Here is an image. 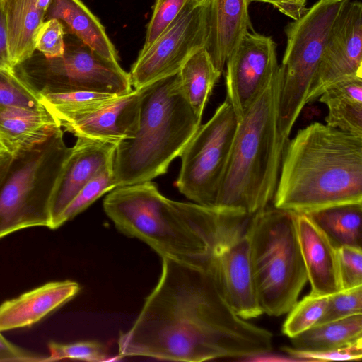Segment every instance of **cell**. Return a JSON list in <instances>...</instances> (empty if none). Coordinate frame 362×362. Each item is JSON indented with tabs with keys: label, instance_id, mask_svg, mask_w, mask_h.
<instances>
[{
	"label": "cell",
	"instance_id": "6da1fadb",
	"mask_svg": "<svg viewBox=\"0 0 362 362\" xmlns=\"http://www.w3.org/2000/svg\"><path fill=\"white\" fill-rule=\"evenodd\" d=\"M272 339L232 310L205 270L162 257L157 285L119 335L118 355L182 362L249 358L270 353Z\"/></svg>",
	"mask_w": 362,
	"mask_h": 362
},
{
	"label": "cell",
	"instance_id": "7a4b0ae2",
	"mask_svg": "<svg viewBox=\"0 0 362 362\" xmlns=\"http://www.w3.org/2000/svg\"><path fill=\"white\" fill-rule=\"evenodd\" d=\"M272 200L303 214L362 203V136L320 122L299 129L284 146Z\"/></svg>",
	"mask_w": 362,
	"mask_h": 362
},
{
	"label": "cell",
	"instance_id": "3957f363",
	"mask_svg": "<svg viewBox=\"0 0 362 362\" xmlns=\"http://www.w3.org/2000/svg\"><path fill=\"white\" fill-rule=\"evenodd\" d=\"M279 98L277 70L238 122L214 207L253 215L273 199L286 143L279 131Z\"/></svg>",
	"mask_w": 362,
	"mask_h": 362
},
{
	"label": "cell",
	"instance_id": "277c9868",
	"mask_svg": "<svg viewBox=\"0 0 362 362\" xmlns=\"http://www.w3.org/2000/svg\"><path fill=\"white\" fill-rule=\"evenodd\" d=\"M201 121L187 99L178 72L142 87L136 132L119 142L115 151L117 187L151 181L165 174Z\"/></svg>",
	"mask_w": 362,
	"mask_h": 362
},
{
	"label": "cell",
	"instance_id": "5b68a950",
	"mask_svg": "<svg viewBox=\"0 0 362 362\" xmlns=\"http://www.w3.org/2000/svg\"><path fill=\"white\" fill-rule=\"evenodd\" d=\"M103 209L118 230L142 240L161 257L201 267L207 243L189 202L165 197L148 181L114 188Z\"/></svg>",
	"mask_w": 362,
	"mask_h": 362
},
{
	"label": "cell",
	"instance_id": "8992f818",
	"mask_svg": "<svg viewBox=\"0 0 362 362\" xmlns=\"http://www.w3.org/2000/svg\"><path fill=\"white\" fill-rule=\"evenodd\" d=\"M249 240L251 274L263 313H288L308 282L296 213L274 206L257 211L250 223Z\"/></svg>",
	"mask_w": 362,
	"mask_h": 362
},
{
	"label": "cell",
	"instance_id": "52a82bcc",
	"mask_svg": "<svg viewBox=\"0 0 362 362\" xmlns=\"http://www.w3.org/2000/svg\"><path fill=\"white\" fill-rule=\"evenodd\" d=\"M247 212L199 205V220L208 251L201 268L214 279L221 296L240 318L263 314L256 295L250 262Z\"/></svg>",
	"mask_w": 362,
	"mask_h": 362
},
{
	"label": "cell",
	"instance_id": "ba28073f",
	"mask_svg": "<svg viewBox=\"0 0 362 362\" xmlns=\"http://www.w3.org/2000/svg\"><path fill=\"white\" fill-rule=\"evenodd\" d=\"M349 1L318 0L285 27L286 47L278 68V127L286 141L306 104L332 26Z\"/></svg>",
	"mask_w": 362,
	"mask_h": 362
},
{
	"label": "cell",
	"instance_id": "9c48e42d",
	"mask_svg": "<svg viewBox=\"0 0 362 362\" xmlns=\"http://www.w3.org/2000/svg\"><path fill=\"white\" fill-rule=\"evenodd\" d=\"M71 148L59 130L32 150L13 157L0 187V239L32 227L49 228V202Z\"/></svg>",
	"mask_w": 362,
	"mask_h": 362
},
{
	"label": "cell",
	"instance_id": "30bf717a",
	"mask_svg": "<svg viewBox=\"0 0 362 362\" xmlns=\"http://www.w3.org/2000/svg\"><path fill=\"white\" fill-rule=\"evenodd\" d=\"M64 54L47 58L37 51L14 71L40 92L92 91L124 95L133 90L129 74L65 32Z\"/></svg>",
	"mask_w": 362,
	"mask_h": 362
},
{
	"label": "cell",
	"instance_id": "8fae6325",
	"mask_svg": "<svg viewBox=\"0 0 362 362\" xmlns=\"http://www.w3.org/2000/svg\"><path fill=\"white\" fill-rule=\"evenodd\" d=\"M238 122L226 98L180 153L181 168L175 185L194 203L214 206Z\"/></svg>",
	"mask_w": 362,
	"mask_h": 362
},
{
	"label": "cell",
	"instance_id": "7c38bea8",
	"mask_svg": "<svg viewBox=\"0 0 362 362\" xmlns=\"http://www.w3.org/2000/svg\"><path fill=\"white\" fill-rule=\"evenodd\" d=\"M209 5L189 0L184 8L144 52H140L129 74L134 89L177 73L187 59L204 47Z\"/></svg>",
	"mask_w": 362,
	"mask_h": 362
},
{
	"label": "cell",
	"instance_id": "4fadbf2b",
	"mask_svg": "<svg viewBox=\"0 0 362 362\" xmlns=\"http://www.w3.org/2000/svg\"><path fill=\"white\" fill-rule=\"evenodd\" d=\"M225 65L226 98L239 121L259 90L278 70L276 45L272 37L249 30Z\"/></svg>",
	"mask_w": 362,
	"mask_h": 362
},
{
	"label": "cell",
	"instance_id": "5bb4252c",
	"mask_svg": "<svg viewBox=\"0 0 362 362\" xmlns=\"http://www.w3.org/2000/svg\"><path fill=\"white\" fill-rule=\"evenodd\" d=\"M351 76L362 77V4L349 0L332 26L305 103L318 99L332 83Z\"/></svg>",
	"mask_w": 362,
	"mask_h": 362
},
{
	"label": "cell",
	"instance_id": "9a60e30c",
	"mask_svg": "<svg viewBox=\"0 0 362 362\" xmlns=\"http://www.w3.org/2000/svg\"><path fill=\"white\" fill-rule=\"evenodd\" d=\"M117 144L86 137L77 140L66 158L49 202V229L83 187L113 159Z\"/></svg>",
	"mask_w": 362,
	"mask_h": 362
},
{
	"label": "cell",
	"instance_id": "2e32d148",
	"mask_svg": "<svg viewBox=\"0 0 362 362\" xmlns=\"http://www.w3.org/2000/svg\"><path fill=\"white\" fill-rule=\"evenodd\" d=\"M296 224L310 293L329 296L342 290L338 247L307 214L296 213Z\"/></svg>",
	"mask_w": 362,
	"mask_h": 362
},
{
	"label": "cell",
	"instance_id": "e0dca14e",
	"mask_svg": "<svg viewBox=\"0 0 362 362\" xmlns=\"http://www.w3.org/2000/svg\"><path fill=\"white\" fill-rule=\"evenodd\" d=\"M141 88L119 96L98 111L61 122L76 137H86L118 144L133 137L137 130Z\"/></svg>",
	"mask_w": 362,
	"mask_h": 362
},
{
	"label": "cell",
	"instance_id": "ac0fdd59",
	"mask_svg": "<svg viewBox=\"0 0 362 362\" xmlns=\"http://www.w3.org/2000/svg\"><path fill=\"white\" fill-rule=\"evenodd\" d=\"M75 281H51L0 305V332L30 327L64 305L80 291Z\"/></svg>",
	"mask_w": 362,
	"mask_h": 362
},
{
	"label": "cell",
	"instance_id": "d6986e66",
	"mask_svg": "<svg viewBox=\"0 0 362 362\" xmlns=\"http://www.w3.org/2000/svg\"><path fill=\"white\" fill-rule=\"evenodd\" d=\"M61 129L59 120L46 107L0 109V141L13 157L43 144Z\"/></svg>",
	"mask_w": 362,
	"mask_h": 362
},
{
	"label": "cell",
	"instance_id": "ffe728a7",
	"mask_svg": "<svg viewBox=\"0 0 362 362\" xmlns=\"http://www.w3.org/2000/svg\"><path fill=\"white\" fill-rule=\"evenodd\" d=\"M247 0H211L205 45L215 67L221 73L243 35L252 30Z\"/></svg>",
	"mask_w": 362,
	"mask_h": 362
},
{
	"label": "cell",
	"instance_id": "44dd1931",
	"mask_svg": "<svg viewBox=\"0 0 362 362\" xmlns=\"http://www.w3.org/2000/svg\"><path fill=\"white\" fill-rule=\"evenodd\" d=\"M52 18L60 21L66 33L103 57L118 62L117 50L104 26L81 0H52L45 21Z\"/></svg>",
	"mask_w": 362,
	"mask_h": 362
},
{
	"label": "cell",
	"instance_id": "7402d4cb",
	"mask_svg": "<svg viewBox=\"0 0 362 362\" xmlns=\"http://www.w3.org/2000/svg\"><path fill=\"white\" fill-rule=\"evenodd\" d=\"M6 18L8 49L15 68L35 51V37L45 21V11L37 0H2Z\"/></svg>",
	"mask_w": 362,
	"mask_h": 362
},
{
	"label": "cell",
	"instance_id": "603a6c76",
	"mask_svg": "<svg viewBox=\"0 0 362 362\" xmlns=\"http://www.w3.org/2000/svg\"><path fill=\"white\" fill-rule=\"evenodd\" d=\"M318 100L327 108L326 124L362 136V77H347L332 83Z\"/></svg>",
	"mask_w": 362,
	"mask_h": 362
},
{
	"label": "cell",
	"instance_id": "cb8c5ba5",
	"mask_svg": "<svg viewBox=\"0 0 362 362\" xmlns=\"http://www.w3.org/2000/svg\"><path fill=\"white\" fill-rule=\"evenodd\" d=\"M291 339L293 348L309 351L352 345L362 341V314L317 324Z\"/></svg>",
	"mask_w": 362,
	"mask_h": 362
},
{
	"label": "cell",
	"instance_id": "d4e9b609",
	"mask_svg": "<svg viewBox=\"0 0 362 362\" xmlns=\"http://www.w3.org/2000/svg\"><path fill=\"white\" fill-rule=\"evenodd\" d=\"M305 214L337 247L349 245L362 248V203L334 205Z\"/></svg>",
	"mask_w": 362,
	"mask_h": 362
},
{
	"label": "cell",
	"instance_id": "484cf974",
	"mask_svg": "<svg viewBox=\"0 0 362 362\" xmlns=\"http://www.w3.org/2000/svg\"><path fill=\"white\" fill-rule=\"evenodd\" d=\"M178 73L188 102L196 115L202 117L209 96L222 73L215 67L205 47L192 54Z\"/></svg>",
	"mask_w": 362,
	"mask_h": 362
},
{
	"label": "cell",
	"instance_id": "4316f807",
	"mask_svg": "<svg viewBox=\"0 0 362 362\" xmlns=\"http://www.w3.org/2000/svg\"><path fill=\"white\" fill-rule=\"evenodd\" d=\"M40 93L44 105L57 117L60 124L95 112L119 97L115 94L83 90Z\"/></svg>",
	"mask_w": 362,
	"mask_h": 362
},
{
	"label": "cell",
	"instance_id": "83f0119b",
	"mask_svg": "<svg viewBox=\"0 0 362 362\" xmlns=\"http://www.w3.org/2000/svg\"><path fill=\"white\" fill-rule=\"evenodd\" d=\"M117 187L113 172V159L79 191L59 216L57 228L86 209L105 193Z\"/></svg>",
	"mask_w": 362,
	"mask_h": 362
},
{
	"label": "cell",
	"instance_id": "f1b7e54d",
	"mask_svg": "<svg viewBox=\"0 0 362 362\" xmlns=\"http://www.w3.org/2000/svg\"><path fill=\"white\" fill-rule=\"evenodd\" d=\"M45 107L40 91L15 71L0 69V109L23 107L40 109Z\"/></svg>",
	"mask_w": 362,
	"mask_h": 362
},
{
	"label": "cell",
	"instance_id": "f546056e",
	"mask_svg": "<svg viewBox=\"0 0 362 362\" xmlns=\"http://www.w3.org/2000/svg\"><path fill=\"white\" fill-rule=\"evenodd\" d=\"M328 298L310 293L297 301L288 311L282 332L291 339L317 325L324 314Z\"/></svg>",
	"mask_w": 362,
	"mask_h": 362
},
{
	"label": "cell",
	"instance_id": "4dcf8cb0",
	"mask_svg": "<svg viewBox=\"0 0 362 362\" xmlns=\"http://www.w3.org/2000/svg\"><path fill=\"white\" fill-rule=\"evenodd\" d=\"M48 361L76 359L89 362L113 361L122 359L109 354L106 346L98 341H80L69 344L49 341Z\"/></svg>",
	"mask_w": 362,
	"mask_h": 362
},
{
	"label": "cell",
	"instance_id": "1f68e13d",
	"mask_svg": "<svg viewBox=\"0 0 362 362\" xmlns=\"http://www.w3.org/2000/svg\"><path fill=\"white\" fill-rule=\"evenodd\" d=\"M362 314V286L342 289L329 296L324 314L317 324Z\"/></svg>",
	"mask_w": 362,
	"mask_h": 362
},
{
	"label": "cell",
	"instance_id": "d6a6232c",
	"mask_svg": "<svg viewBox=\"0 0 362 362\" xmlns=\"http://www.w3.org/2000/svg\"><path fill=\"white\" fill-rule=\"evenodd\" d=\"M189 0H156L151 18L147 25L144 52L175 20Z\"/></svg>",
	"mask_w": 362,
	"mask_h": 362
},
{
	"label": "cell",
	"instance_id": "836d02e7",
	"mask_svg": "<svg viewBox=\"0 0 362 362\" xmlns=\"http://www.w3.org/2000/svg\"><path fill=\"white\" fill-rule=\"evenodd\" d=\"M65 30L62 23L55 18L45 21L35 37V50L47 58L64 54Z\"/></svg>",
	"mask_w": 362,
	"mask_h": 362
},
{
	"label": "cell",
	"instance_id": "e575fe53",
	"mask_svg": "<svg viewBox=\"0 0 362 362\" xmlns=\"http://www.w3.org/2000/svg\"><path fill=\"white\" fill-rule=\"evenodd\" d=\"M338 260L342 289L362 286V248L341 246Z\"/></svg>",
	"mask_w": 362,
	"mask_h": 362
},
{
	"label": "cell",
	"instance_id": "d590c367",
	"mask_svg": "<svg viewBox=\"0 0 362 362\" xmlns=\"http://www.w3.org/2000/svg\"><path fill=\"white\" fill-rule=\"evenodd\" d=\"M284 350L291 357L301 361H357L362 357V341L348 346L327 351H302L293 347H284Z\"/></svg>",
	"mask_w": 362,
	"mask_h": 362
},
{
	"label": "cell",
	"instance_id": "8d00e7d4",
	"mask_svg": "<svg viewBox=\"0 0 362 362\" xmlns=\"http://www.w3.org/2000/svg\"><path fill=\"white\" fill-rule=\"evenodd\" d=\"M49 362L48 356L31 352L6 339L0 332V362Z\"/></svg>",
	"mask_w": 362,
	"mask_h": 362
},
{
	"label": "cell",
	"instance_id": "74e56055",
	"mask_svg": "<svg viewBox=\"0 0 362 362\" xmlns=\"http://www.w3.org/2000/svg\"><path fill=\"white\" fill-rule=\"evenodd\" d=\"M249 4L253 1L272 4L281 13L293 20L298 19L305 11L306 0H247Z\"/></svg>",
	"mask_w": 362,
	"mask_h": 362
},
{
	"label": "cell",
	"instance_id": "f35d334b",
	"mask_svg": "<svg viewBox=\"0 0 362 362\" xmlns=\"http://www.w3.org/2000/svg\"><path fill=\"white\" fill-rule=\"evenodd\" d=\"M0 69L14 71L8 53L6 24L2 0H0Z\"/></svg>",
	"mask_w": 362,
	"mask_h": 362
},
{
	"label": "cell",
	"instance_id": "ab89813d",
	"mask_svg": "<svg viewBox=\"0 0 362 362\" xmlns=\"http://www.w3.org/2000/svg\"><path fill=\"white\" fill-rule=\"evenodd\" d=\"M12 157L11 154L0 141V166Z\"/></svg>",
	"mask_w": 362,
	"mask_h": 362
},
{
	"label": "cell",
	"instance_id": "60d3db41",
	"mask_svg": "<svg viewBox=\"0 0 362 362\" xmlns=\"http://www.w3.org/2000/svg\"><path fill=\"white\" fill-rule=\"evenodd\" d=\"M12 159L13 157L0 166V187L7 175Z\"/></svg>",
	"mask_w": 362,
	"mask_h": 362
},
{
	"label": "cell",
	"instance_id": "b9f144b4",
	"mask_svg": "<svg viewBox=\"0 0 362 362\" xmlns=\"http://www.w3.org/2000/svg\"><path fill=\"white\" fill-rule=\"evenodd\" d=\"M52 0H37V6L44 11H47Z\"/></svg>",
	"mask_w": 362,
	"mask_h": 362
},
{
	"label": "cell",
	"instance_id": "7bdbcfd3",
	"mask_svg": "<svg viewBox=\"0 0 362 362\" xmlns=\"http://www.w3.org/2000/svg\"><path fill=\"white\" fill-rule=\"evenodd\" d=\"M198 4L200 5H209L211 0H194Z\"/></svg>",
	"mask_w": 362,
	"mask_h": 362
}]
</instances>
